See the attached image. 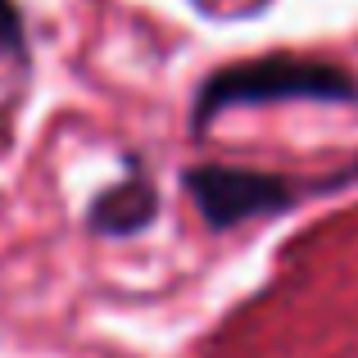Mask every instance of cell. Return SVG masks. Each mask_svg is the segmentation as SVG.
<instances>
[{"instance_id": "1", "label": "cell", "mask_w": 358, "mask_h": 358, "mask_svg": "<svg viewBox=\"0 0 358 358\" xmlns=\"http://www.w3.org/2000/svg\"><path fill=\"white\" fill-rule=\"evenodd\" d=\"M286 100H317V105H358V78L331 59L308 55H259L236 59L227 69L209 73L195 91L191 127L204 131L227 109H259V105H286Z\"/></svg>"}, {"instance_id": "2", "label": "cell", "mask_w": 358, "mask_h": 358, "mask_svg": "<svg viewBox=\"0 0 358 358\" xmlns=\"http://www.w3.org/2000/svg\"><path fill=\"white\" fill-rule=\"evenodd\" d=\"M182 186L213 231H231L250 218L286 213L308 191L304 182L286 173H259V168H231V164H191L182 173Z\"/></svg>"}, {"instance_id": "3", "label": "cell", "mask_w": 358, "mask_h": 358, "mask_svg": "<svg viewBox=\"0 0 358 358\" xmlns=\"http://www.w3.org/2000/svg\"><path fill=\"white\" fill-rule=\"evenodd\" d=\"M155 218H159V191L141 168H131L122 182L105 186L87 209V227L96 231V236H109V241L136 236V231H145Z\"/></svg>"}, {"instance_id": "4", "label": "cell", "mask_w": 358, "mask_h": 358, "mask_svg": "<svg viewBox=\"0 0 358 358\" xmlns=\"http://www.w3.org/2000/svg\"><path fill=\"white\" fill-rule=\"evenodd\" d=\"M23 50H27L23 9H18V0H0V55H14V59H23Z\"/></svg>"}]
</instances>
